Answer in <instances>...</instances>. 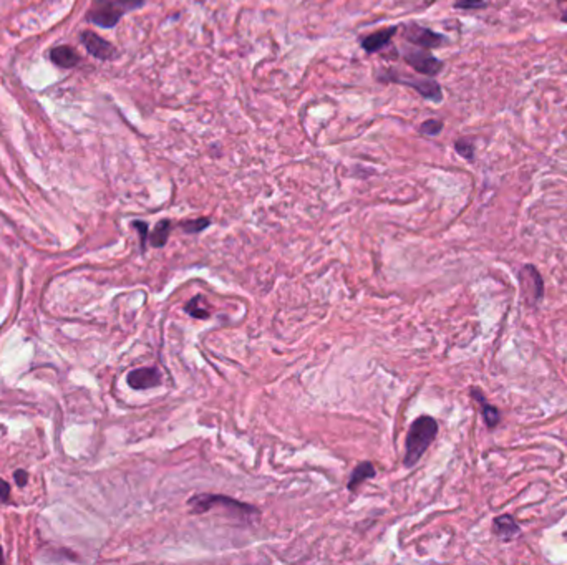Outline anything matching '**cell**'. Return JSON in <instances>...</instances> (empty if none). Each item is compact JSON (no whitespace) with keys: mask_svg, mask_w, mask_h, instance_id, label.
<instances>
[{"mask_svg":"<svg viewBox=\"0 0 567 565\" xmlns=\"http://www.w3.org/2000/svg\"><path fill=\"white\" fill-rule=\"evenodd\" d=\"M418 130H420V133L425 136H438L443 131V121L432 118V120H426L421 123Z\"/></svg>","mask_w":567,"mask_h":565,"instance_id":"ac0fdd59","label":"cell"},{"mask_svg":"<svg viewBox=\"0 0 567 565\" xmlns=\"http://www.w3.org/2000/svg\"><path fill=\"white\" fill-rule=\"evenodd\" d=\"M557 3H564V2H567V0H556Z\"/></svg>","mask_w":567,"mask_h":565,"instance_id":"484cf974","label":"cell"},{"mask_svg":"<svg viewBox=\"0 0 567 565\" xmlns=\"http://www.w3.org/2000/svg\"><path fill=\"white\" fill-rule=\"evenodd\" d=\"M209 226H211L209 218H199V219L184 220V223H181V229L186 234H199L201 231H204V229Z\"/></svg>","mask_w":567,"mask_h":565,"instance_id":"e0dca14e","label":"cell"},{"mask_svg":"<svg viewBox=\"0 0 567 565\" xmlns=\"http://www.w3.org/2000/svg\"><path fill=\"white\" fill-rule=\"evenodd\" d=\"M173 224H171L169 219H161L160 223L156 224L155 229H153L151 236H149V242H151L153 247L160 249V247H165L166 242L169 239V232Z\"/></svg>","mask_w":567,"mask_h":565,"instance_id":"9a60e30c","label":"cell"},{"mask_svg":"<svg viewBox=\"0 0 567 565\" xmlns=\"http://www.w3.org/2000/svg\"><path fill=\"white\" fill-rule=\"evenodd\" d=\"M14 479H15V484L19 485V488H24V485H27V483H29V472L24 469H17L14 472Z\"/></svg>","mask_w":567,"mask_h":565,"instance_id":"7402d4cb","label":"cell"},{"mask_svg":"<svg viewBox=\"0 0 567 565\" xmlns=\"http://www.w3.org/2000/svg\"><path fill=\"white\" fill-rule=\"evenodd\" d=\"M469 395H471V398L476 401L478 405H480V409H481V416L485 419V425L487 430H496V428L499 426L501 423V412L498 408H496L494 405L487 403L486 396L483 395V391L480 388L473 386L471 390H469Z\"/></svg>","mask_w":567,"mask_h":565,"instance_id":"8fae6325","label":"cell"},{"mask_svg":"<svg viewBox=\"0 0 567 565\" xmlns=\"http://www.w3.org/2000/svg\"><path fill=\"white\" fill-rule=\"evenodd\" d=\"M403 60L407 65H410L413 70H416L423 77H437L441 73L443 61L438 60L437 56L430 54L425 48H403Z\"/></svg>","mask_w":567,"mask_h":565,"instance_id":"8992f818","label":"cell"},{"mask_svg":"<svg viewBox=\"0 0 567 565\" xmlns=\"http://www.w3.org/2000/svg\"><path fill=\"white\" fill-rule=\"evenodd\" d=\"M80 40L83 43V47L86 48V52L95 59L108 61V60H115L118 52L115 45H112L108 40L100 37L98 33L91 32V30H85V32L80 33Z\"/></svg>","mask_w":567,"mask_h":565,"instance_id":"ba28073f","label":"cell"},{"mask_svg":"<svg viewBox=\"0 0 567 565\" xmlns=\"http://www.w3.org/2000/svg\"><path fill=\"white\" fill-rule=\"evenodd\" d=\"M8 497H10V485L6 479L0 478V501L7 502Z\"/></svg>","mask_w":567,"mask_h":565,"instance_id":"603a6c76","label":"cell"},{"mask_svg":"<svg viewBox=\"0 0 567 565\" xmlns=\"http://www.w3.org/2000/svg\"><path fill=\"white\" fill-rule=\"evenodd\" d=\"M437 419L428 416V414H423V416L416 418L411 423L405 439V458H403V462H405L407 467L415 466L420 461L421 456L426 453V449L430 448V444L437 438Z\"/></svg>","mask_w":567,"mask_h":565,"instance_id":"6da1fadb","label":"cell"},{"mask_svg":"<svg viewBox=\"0 0 567 565\" xmlns=\"http://www.w3.org/2000/svg\"><path fill=\"white\" fill-rule=\"evenodd\" d=\"M6 562V557H3V549H2V545H0V564H3Z\"/></svg>","mask_w":567,"mask_h":565,"instance_id":"d4e9b609","label":"cell"},{"mask_svg":"<svg viewBox=\"0 0 567 565\" xmlns=\"http://www.w3.org/2000/svg\"><path fill=\"white\" fill-rule=\"evenodd\" d=\"M50 60L52 63L60 68H75L80 63V56L72 47L68 45H59L50 50Z\"/></svg>","mask_w":567,"mask_h":565,"instance_id":"4fadbf2b","label":"cell"},{"mask_svg":"<svg viewBox=\"0 0 567 565\" xmlns=\"http://www.w3.org/2000/svg\"><path fill=\"white\" fill-rule=\"evenodd\" d=\"M133 227L139 232V241H142V250L146 249V239H148V229L149 226L144 220H135Z\"/></svg>","mask_w":567,"mask_h":565,"instance_id":"44dd1931","label":"cell"},{"mask_svg":"<svg viewBox=\"0 0 567 565\" xmlns=\"http://www.w3.org/2000/svg\"><path fill=\"white\" fill-rule=\"evenodd\" d=\"M375 476H377L375 466H373L372 462H362V465H358L354 471H351V476H350L349 483H347V488H349V491H357V488L360 484L365 483L367 479L375 478Z\"/></svg>","mask_w":567,"mask_h":565,"instance_id":"5bb4252c","label":"cell"},{"mask_svg":"<svg viewBox=\"0 0 567 565\" xmlns=\"http://www.w3.org/2000/svg\"><path fill=\"white\" fill-rule=\"evenodd\" d=\"M455 149H456V153L460 154V156L464 158V160L473 161V158H474V144H473L469 140H466V138L458 140V141H456V143H455Z\"/></svg>","mask_w":567,"mask_h":565,"instance_id":"d6986e66","label":"cell"},{"mask_svg":"<svg viewBox=\"0 0 567 565\" xmlns=\"http://www.w3.org/2000/svg\"><path fill=\"white\" fill-rule=\"evenodd\" d=\"M397 32H398V27L381 29V30H378V32H373L370 35H367V37H363L362 40H360V45H362V48L367 52V54L381 52L384 48H386L390 43H392Z\"/></svg>","mask_w":567,"mask_h":565,"instance_id":"30bf717a","label":"cell"},{"mask_svg":"<svg viewBox=\"0 0 567 565\" xmlns=\"http://www.w3.org/2000/svg\"><path fill=\"white\" fill-rule=\"evenodd\" d=\"M188 506L191 507L192 514H201V512H208L209 509H213L214 506H227L231 509H234L236 514L245 515V514H259V511L256 507L244 504V502L236 501L232 497L226 496H216V494H196L188 501Z\"/></svg>","mask_w":567,"mask_h":565,"instance_id":"277c9868","label":"cell"},{"mask_svg":"<svg viewBox=\"0 0 567 565\" xmlns=\"http://www.w3.org/2000/svg\"><path fill=\"white\" fill-rule=\"evenodd\" d=\"M487 0H456L455 8H460V10H480V8L487 7Z\"/></svg>","mask_w":567,"mask_h":565,"instance_id":"ffe728a7","label":"cell"},{"mask_svg":"<svg viewBox=\"0 0 567 565\" xmlns=\"http://www.w3.org/2000/svg\"><path fill=\"white\" fill-rule=\"evenodd\" d=\"M561 22H562V24H567V8H566V10H564V12H562Z\"/></svg>","mask_w":567,"mask_h":565,"instance_id":"cb8c5ba5","label":"cell"},{"mask_svg":"<svg viewBox=\"0 0 567 565\" xmlns=\"http://www.w3.org/2000/svg\"><path fill=\"white\" fill-rule=\"evenodd\" d=\"M493 534L503 542H511L520 536L521 527L511 514H503L493 520Z\"/></svg>","mask_w":567,"mask_h":565,"instance_id":"7c38bea8","label":"cell"},{"mask_svg":"<svg viewBox=\"0 0 567 565\" xmlns=\"http://www.w3.org/2000/svg\"><path fill=\"white\" fill-rule=\"evenodd\" d=\"M204 300L201 297V295H196L195 299L189 300V303L186 307H184V310H186L189 315L195 317V319H209V310L204 307Z\"/></svg>","mask_w":567,"mask_h":565,"instance_id":"2e32d148","label":"cell"},{"mask_svg":"<svg viewBox=\"0 0 567 565\" xmlns=\"http://www.w3.org/2000/svg\"><path fill=\"white\" fill-rule=\"evenodd\" d=\"M375 77L377 80L381 83H400V85L410 86L413 90L418 91L425 100L433 101V103H441L443 101L441 86H439V83L437 80H433V78L430 77L416 78L411 77V75L398 73L397 70L393 68L380 70V72L375 73Z\"/></svg>","mask_w":567,"mask_h":565,"instance_id":"3957f363","label":"cell"},{"mask_svg":"<svg viewBox=\"0 0 567 565\" xmlns=\"http://www.w3.org/2000/svg\"><path fill=\"white\" fill-rule=\"evenodd\" d=\"M146 0H95L86 14L90 24L102 29L116 27L121 17L142 8Z\"/></svg>","mask_w":567,"mask_h":565,"instance_id":"7a4b0ae2","label":"cell"},{"mask_svg":"<svg viewBox=\"0 0 567 565\" xmlns=\"http://www.w3.org/2000/svg\"><path fill=\"white\" fill-rule=\"evenodd\" d=\"M517 284H520L521 295L527 307H538L544 299V279L540 272L531 264L521 267L517 272Z\"/></svg>","mask_w":567,"mask_h":565,"instance_id":"5b68a950","label":"cell"},{"mask_svg":"<svg viewBox=\"0 0 567 565\" xmlns=\"http://www.w3.org/2000/svg\"><path fill=\"white\" fill-rule=\"evenodd\" d=\"M126 382H128V385L133 390H149V388L160 385L161 373L160 370L153 368V366H149V368H138L128 373Z\"/></svg>","mask_w":567,"mask_h":565,"instance_id":"9c48e42d","label":"cell"},{"mask_svg":"<svg viewBox=\"0 0 567 565\" xmlns=\"http://www.w3.org/2000/svg\"><path fill=\"white\" fill-rule=\"evenodd\" d=\"M403 38L411 45L425 48V50H433V48L441 47L446 42L445 35L434 32V30L423 27L418 24H407L402 30Z\"/></svg>","mask_w":567,"mask_h":565,"instance_id":"52a82bcc","label":"cell"}]
</instances>
